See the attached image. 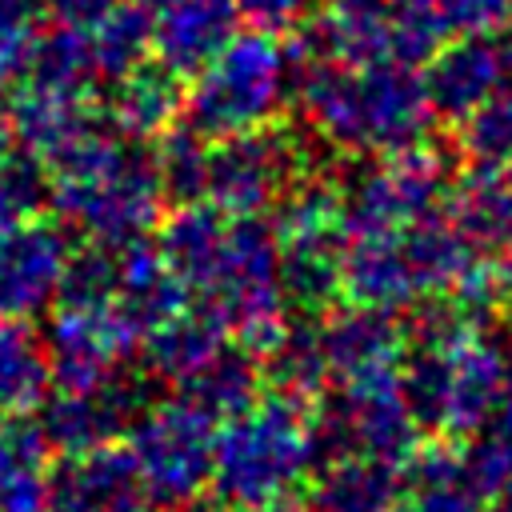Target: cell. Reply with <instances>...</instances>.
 I'll use <instances>...</instances> for the list:
<instances>
[{"mask_svg": "<svg viewBox=\"0 0 512 512\" xmlns=\"http://www.w3.org/2000/svg\"><path fill=\"white\" fill-rule=\"evenodd\" d=\"M44 172L48 200L92 244L124 248L144 240L160 220L164 188L152 152L116 136L104 116H92L64 144H56L44 156Z\"/></svg>", "mask_w": 512, "mask_h": 512, "instance_id": "6da1fadb", "label": "cell"}, {"mask_svg": "<svg viewBox=\"0 0 512 512\" xmlns=\"http://www.w3.org/2000/svg\"><path fill=\"white\" fill-rule=\"evenodd\" d=\"M292 96L304 120L312 124V132L352 156L404 152L428 140V128H432V108H428L420 72L392 60L300 64Z\"/></svg>", "mask_w": 512, "mask_h": 512, "instance_id": "7a4b0ae2", "label": "cell"}, {"mask_svg": "<svg viewBox=\"0 0 512 512\" xmlns=\"http://www.w3.org/2000/svg\"><path fill=\"white\" fill-rule=\"evenodd\" d=\"M316 464L308 400L268 392L216 428L208 484L220 508L248 512L288 500Z\"/></svg>", "mask_w": 512, "mask_h": 512, "instance_id": "3957f363", "label": "cell"}, {"mask_svg": "<svg viewBox=\"0 0 512 512\" xmlns=\"http://www.w3.org/2000/svg\"><path fill=\"white\" fill-rule=\"evenodd\" d=\"M296 52L268 28L232 32L228 44L192 72L184 92V124L204 140L272 124L296 88Z\"/></svg>", "mask_w": 512, "mask_h": 512, "instance_id": "277c9868", "label": "cell"}, {"mask_svg": "<svg viewBox=\"0 0 512 512\" xmlns=\"http://www.w3.org/2000/svg\"><path fill=\"white\" fill-rule=\"evenodd\" d=\"M196 300L212 308L228 340H236L252 356H264L280 340V332L288 328V296L280 284L276 236L272 224L260 220V212L228 216L216 276L204 292H196Z\"/></svg>", "mask_w": 512, "mask_h": 512, "instance_id": "5b68a950", "label": "cell"}, {"mask_svg": "<svg viewBox=\"0 0 512 512\" xmlns=\"http://www.w3.org/2000/svg\"><path fill=\"white\" fill-rule=\"evenodd\" d=\"M216 420L180 396L148 400L124 428V452L136 468L144 504L156 512H188L208 488Z\"/></svg>", "mask_w": 512, "mask_h": 512, "instance_id": "8992f818", "label": "cell"}, {"mask_svg": "<svg viewBox=\"0 0 512 512\" xmlns=\"http://www.w3.org/2000/svg\"><path fill=\"white\" fill-rule=\"evenodd\" d=\"M276 264L288 304L304 312L328 308L340 296V256H344V228H340V196L336 184L312 180L308 172L276 200Z\"/></svg>", "mask_w": 512, "mask_h": 512, "instance_id": "52a82bcc", "label": "cell"}, {"mask_svg": "<svg viewBox=\"0 0 512 512\" xmlns=\"http://www.w3.org/2000/svg\"><path fill=\"white\" fill-rule=\"evenodd\" d=\"M300 64L332 60V64H408L420 68L436 40L424 36L400 0H324L320 12H304L296 20V44Z\"/></svg>", "mask_w": 512, "mask_h": 512, "instance_id": "ba28073f", "label": "cell"}, {"mask_svg": "<svg viewBox=\"0 0 512 512\" xmlns=\"http://www.w3.org/2000/svg\"><path fill=\"white\" fill-rule=\"evenodd\" d=\"M448 192V160L428 148V140L376 156L348 172L336 184L340 196V228L344 236H372V232H400L404 224L440 208Z\"/></svg>", "mask_w": 512, "mask_h": 512, "instance_id": "9c48e42d", "label": "cell"}, {"mask_svg": "<svg viewBox=\"0 0 512 512\" xmlns=\"http://www.w3.org/2000/svg\"><path fill=\"white\" fill-rule=\"evenodd\" d=\"M308 172V148L296 132L260 124L208 144L204 196L224 216H252L272 208Z\"/></svg>", "mask_w": 512, "mask_h": 512, "instance_id": "30bf717a", "label": "cell"}, {"mask_svg": "<svg viewBox=\"0 0 512 512\" xmlns=\"http://www.w3.org/2000/svg\"><path fill=\"white\" fill-rule=\"evenodd\" d=\"M136 348L140 332L116 300H56L48 308L44 356L52 384L64 392H92L108 384Z\"/></svg>", "mask_w": 512, "mask_h": 512, "instance_id": "8fae6325", "label": "cell"}, {"mask_svg": "<svg viewBox=\"0 0 512 512\" xmlns=\"http://www.w3.org/2000/svg\"><path fill=\"white\" fill-rule=\"evenodd\" d=\"M72 236L64 224L24 216L0 232V316L36 320L56 304Z\"/></svg>", "mask_w": 512, "mask_h": 512, "instance_id": "7c38bea8", "label": "cell"}, {"mask_svg": "<svg viewBox=\"0 0 512 512\" xmlns=\"http://www.w3.org/2000/svg\"><path fill=\"white\" fill-rule=\"evenodd\" d=\"M148 384L140 376H112L108 384L92 388V392H56L40 400V432L48 440L52 452L60 456H76L88 448H100L108 440H116L128 420L148 404Z\"/></svg>", "mask_w": 512, "mask_h": 512, "instance_id": "4fadbf2b", "label": "cell"}, {"mask_svg": "<svg viewBox=\"0 0 512 512\" xmlns=\"http://www.w3.org/2000/svg\"><path fill=\"white\" fill-rule=\"evenodd\" d=\"M320 352L328 380L352 388L396 376L404 356V332L392 320V312L352 304L348 312H336L328 324H320Z\"/></svg>", "mask_w": 512, "mask_h": 512, "instance_id": "5bb4252c", "label": "cell"}, {"mask_svg": "<svg viewBox=\"0 0 512 512\" xmlns=\"http://www.w3.org/2000/svg\"><path fill=\"white\" fill-rule=\"evenodd\" d=\"M424 64L428 68L420 84L428 108L432 116H444L452 124L504 84V56L492 36H452L436 44V52Z\"/></svg>", "mask_w": 512, "mask_h": 512, "instance_id": "9a60e30c", "label": "cell"}, {"mask_svg": "<svg viewBox=\"0 0 512 512\" xmlns=\"http://www.w3.org/2000/svg\"><path fill=\"white\" fill-rule=\"evenodd\" d=\"M236 20L232 0H172L152 12V56L184 80L228 44Z\"/></svg>", "mask_w": 512, "mask_h": 512, "instance_id": "2e32d148", "label": "cell"}, {"mask_svg": "<svg viewBox=\"0 0 512 512\" xmlns=\"http://www.w3.org/2000/svg\"><path fill=\"white\" fill-rule=\"evenodd\" d=\"M340 292L352 304L380 312H404L420 304V288L400 248V232L348 236L340 256Z\"/></svg>", "mask_w": 512, "mask_h": 512, "instance_id": "e0dca14e", "label": "cell"}, {"mask_svg": "<svg viewBox=\"0 0 512 512\" xmlns=\"http://www.w3.org/2000/svg\"><path fill=\"white\" fill-rule=\"evenodd\" d=\"M108 84L112 88L104 96V124L116 136L148 144L164 128L176 124L180 104H184V88H180V76L168 72L164 64L144 60L132 72H124V76H116Z\"/></svg>", "mask_w": 512, "mask_h": 512, "instance_id": "ac0fdd59", "label": "cell"}, {"mask_svg": "<svg viewBox=\"0 0 512 512\" xmlns=\"http://www.w3.org/2000/svg\"><path fill=\"white\" fill-rule=\"evenodd\" d=\"M52 504L76 508V512H116L140 496L136 468L124 452V444H100L76 456H64L56 472H48Z\"/></svg>", "mask_w": 512, "mask_h": 512, "instance_id": "d6986e66", "label": "cell"}, {"mask_svg": "<svg viewBox=\"0 0 512 512\" xmlns=\"http://www.w3.org/2000/svg\"><path fill=\"white\" fill-rule=\"evenodd\" d=\"M448 220L480 256H512V164H476L452 188Z\"/></svg>", "mask_w": 512, "mask_h": 512, "instance_id": "ffe728a7", "label": "cell"}, {"mask_svg": "<svg viewBox=\"0 0 512 512\" xmlns=\"http://www.w3.org/2000/svg\"><path fill=\"white\" fill-rule=\"evenodd\" d=\"M112 300L144 336L148 328H156L160 320H168L172 312L188 304V288L164 264L160 248L148 244L144 236V240L116 248V296Z\"/></svg>", "mask_w": 512, "mask_h": 512, "instance_id": "44dd1931", "label": "cell"}, {"mask_svg": "<svg viewBox=\"0 0 512 512\" xmlns=\"http://www.w3.org/2000/svg\"><path fill=\"white\" fill-rule=\"evenodd\" d=\"M228 344L224 324L212 316V308H204L200 300L184 304L180 312H172L168 320H160L156 328H148L140 336L144 348V368L168 384L188 380L192 372H200L220 348Z\"/></svg>", "mask_w": 512, "mask_h": 512, "instance_id": "7402d4cb", "label": "cell"}, {"mask_svg": "<svg viewBox=\"0 0 512 512\" xmlns=\"http://www.w3.org/2000/svg\"><path fill=\"white\" fill-rule=\"evenodd\" d=\"M224 232H228V216L216 204H200V200L180 204L160 224L156 248L188 292H204L208 280L216 276V264L224 252Z\"/></svg>", "mask_w": 512, "mask_h": 512, "instance_id": "603a6c76", "label": "cell"}, {"mask_svg": "<svg viewBox=\"0 0 512 512\" xmlns=\"http://www.w3.org/2000/svg\"><path fill=\"white\" fill-rule=\"evenodd\" d=\"M48 440L28 412L0 416V512H48Z\"/></svg>", "mask_w": 512, "mask_h": 512, "instance_id": "cb8c5ba5", "label": "cell"}, {"mask_svg": "<svg viewBox=\"0 0 512 512\" xmlns=\"http://www.w3.org/2000/svg\"><path fill=\"white\" fill-rule=\"evenodd\" d=\"M8 108V136L32 156H48L56 144H64L80 124H88L96 112L88 108V96L80 92H60L36 80H20L16 96L4 104Z\"/></svg>", "mask_w": 512, "mask_h": 512, "instance_id": "d4e9b609", "label": "cell"}, {"mask_svg": "<svg viewBox=\"0 0 512 512\" xmlns=\"http://www.w3.org/2000/svg\"><path fill=\"white\" fill-rule=\"evenodd\" d=\"M400 248H404L408 268L416 276L420 300L424 296H448L452 284L464 276V268L476 260V248L440 212H428V216L404 224L400 228Z\"/></svg>", "mask_w": 512, "mask_h": 512, "instance_id": "484cf974", "label": "cell"}, {"mask_svg": "<svg viewBox=\"0 0 512 512\" xmlns=\"http://www.w3.org/2000/svg\"><path fill=\"white\" fill-rule=\"evenodd\" d=\"M400 496L396 468L368 456H332L320 464L312 504L316 512H388Z\"/></svg>", "mask_w": 512, "mask_h": 512, "instance_id": "4316f807", "label": "cell"}, {"mask_svg": "<svg viewBox=\"0 0 512 512\" xmlns=\"http://www.w3.org/2000/svg\"><path fill=\"white\" fill-rule=\"evenodd\" d=\"M48 356L44 340L28 328V320L0 316V416L36 412L48 396Z\"/></svg>", "mask_w": 512, "mask_h": 512, "instance_id": "83f0119b", "label": "cell"}, {"mask_svg": "<svg viewBox=\"0 0 512 512\" xmlns=\"http://www.w3.org/2000/svg\"><path fill=\"white\" fill-rule=\"evenodd\" d=\"M88 44H92L96 80H116L152 56V16L136 0L132 4L116 0L104 16L88 24Z\"/></svg>", "mask_w": 512, "mask_h": 512, "instance_id": "f1b7e54d", "label": "cell"}, {"mask_svg": "<svg viewBox=\"0 0 512 512\" xmlns=\"http://www.w3.org/2000/svg\"><path fill=\"white\" fill-rule=\"evenodd\" d=\"M20 80H36V84H48V88H60V92L88 96V88L96 84L88 28L60 24V20L52 28H40V36L32 44V56H28V68H24Z\"/></svg>", "mask_w": 512, "mask_h": 512, "instance_id": "f546056e", "label": "cell"}, {"mask_svg": "<svg viewBox=\"0 0 512 512\" xmlns=\"http://www.w3.org/2000/svg\"><path fill=\"white\" fill-rule=\"evenodd\" d=\"M180 392L188 400H196L212 420H224L232 412H240L244 404L256 400L260 392V372H256V356L236 348H220L200 372H192L188 380H180Z\"/></svg>", "mask_w": 512, "mask_h": 512, "instance_id": "4dcf8cb0", "label": "cell"}, {"mask_svg": "<svg viewBox=\"0 0 512 512\" xmlns=\"http://www.w3.org/2000/svg\"><path fill=\"white\" fill-rule=\"evenodd\" d=\"M268 360V380L276 384V392L300 396V400H316L328 384V368H324V352H320V328L316 324H288L280 332V340L260 356Z\"/></svg>", "mask_w": 512, "mask_h": 512, "instance_id": "1f68e13d", "label": "cell"}, {"mask_svg": "<svg viewBox=\"0 0 512 512\" xmlns=\"http://www.w3.org/2000/svg\"><path fill=\"white\" fill-rule=\"evenodd\" d=\"M408 20L436 44L452 36H488L508 24L512 0H400Z\"/></svg>", "mask_w": 512, "mask_h": 512, "instance_id": "d6a6232c", "label": "cell"}, {"mask_svg": "<svg viewBox=\"0 0 512 512\" xmlns=\"http://www.w3.org/2000/svg\"><path fill=\"white\" fill-rule=\"evenodd\" d=\"M152 152V164H156V176H160V188L164 196L188 204V200H200L204 196V168H208V140L188 128V124H172L156 136V148Z\"/></svg>", "mask_w": 512, "mask_h": 512, "instance_id": "836d02e7", "label": "cell"}, {"mask_svg": "<svg viewBox=\"0 0 512 512\" xmlns=\"http://www.w3.org/2000/svg\"><path fill=\"white\" fill-rule=\"evenodd\" d=\"M456 148L472 164H512V88H496L456 120Z\"/></svg>", "mask_w": 512, "mask_h": 512, "instance_id": "e575fe53", "label": "cell"}, {"mask_svg": "<svg viewBox=\"0 0 512 512\" xmlns=\"http://www.w3.org/2000/svg\"><path fill=\"white\" fill-rule=\"evenodd\" d=\"M456 484L476 500L512 496V444L488 428L468 432V444L456 452Z\"/></svg>", "mask_w": 512, "mask_h": 512, "instance_id": "d590c367", "label": "cell"}, {"mask_svg": "<svg viewBox=\"0 0 512 512\" xmlns=\"http://www.w3.org/2000/svg\"><path fill=\"white\" fill-rule=\"evenodd\" d=\"M44 200H48L44 160L32 152H4L0 156V232L24 216H36Z\"/></svg>", "mask_w": 512, "mask_h": 512, "instance_id": "8d00e7d4", "label": "cell"}, {"mask_svg": "<svg viewBox=\"0 0 512 512\" xmlns=\"http://www.w3.org/2000/svg\"><path fill=\"white\" fill-rule=\"evenodd\" d=\"M44 0H0V76L20 80L44 28Z\"/></svg>", "mask_w": 512, "mask_h": 512, "instance_id": "74e56055", "label": "cell"}, {"mask_svg": "<svg viewBox=\"0 0 512 512\" xmlns=\"http://www.w3.org/2000/svg\"><path fill=\"white\" fill-rule=\"evenodd\" d=\"M240 16L252 20V28H268V32H284L296 28V20L312 8V0H232Z\"/></svg>", "mask_w": 512, "mask_h": 512, "instance_id": "f35d334b", "label": "cell"}, {"mask_svg": "<svg viewBox=\"0 0 512 512\" xmlns=\"http://www.w3.org/2000/svg\"><path fill=\"white\" fill-rule=\"evenodd\" d=\"M404 472L420 484V488H436V484H456V452L444 444H428L416 448L412 460L404 464Z\"/></svg>", "mask_w": 512, "mask_h": 512, "instance_id": "ab89813d", "label": "cell"}, {"mask_svg": "<svg viewBox=\"0 0 512 512\" xmlns=\"http://www.w3.org/2000/svg\"><path fill=\"white\" fill-rule=\"evenodd\" d=\"M408 512H484V508L460 484H436V488H420V496L408 504Z\"/></svg>", "mask_w": 512, "mask_h": 512, "instance_id": "60d3db41", "label": "cell"}, {"mask_svg": "<svg viewBox=\"0 0 512 512\" xmlns=\"http://www.w3.org/2000/svg\"><path fill=\"white\" fill-rule=\"evenodd\" d=\"M116 0H44L48 16L60 20V24H76V28H88L96 16H104Z\"/></svg>", "mask_w": 512, "mask_h": 512, "instance_id": "b9f144b4", "label": "cell"}, {"mask_svg": "<svg viewBox=\"0 0 512 512\" xmlns=\"http://www.w3.org/2000/svg\"><path fill=\"white\" fill-rule=\"evenodd\" d=\"M480 428H488L492 436H500V440L512 444V372H508V384H504L500 400L492 404V412H488V420H484Z\"/></svg>", "mask_w": 512, "mask_h": 512, "instance_id": "7bdbcfd3", "label": "cell"}, {"mask_svg": "<svg viewBox=\"0 0 512 512\" xmlns=\"http://www.w3.org/2000/svg\"><path fill=\"white\" fill-rule=\"evenodd\" d=\"M0 84H4V76H0ZM8 140H12L8 136V108H4V96H0V156L8 152Z\"/></svg>", "mask_w": 512, "mask_h": 512, "instance_id": "ee69618b", "label": "cell"}, {"mask_svg": "<svg viewBox=\"0 0 512 512\" xmlns=\"http://www.w3.org/2000/svg\"><path fill=\"white\" fill-rule=\"evenodd\" d=\"M248 512H300L292 500H276V504H264V508H248Z\"/></svg>", "mask_w": 512, "mask_h": 512, "instance_id": "f6af8a7d", "label": "cell"}, {"mask_svg": "<svg viewBox=\"0 0 512 512\" xmlns=\"http://www.w3.org/2000/svg\"><path fill=\"white\" fill-rule=\"evenodd\" d=\"M500 56H504V80H512V36L500 44Z\"/></svg>", "mask_w": 512, "mask_h": 512, "instance_id": "bcb514c9", "label": "cell"}, {"mask_svg": "<svg viewBox=\"0 0 512 512\" xmlns=\"http://www.w3.org/2000/svg\"><path fill=\"white\" fill-rule=\"evenodd\" d=\"M116 512H156V508H152V504H144V500H132V504L116 508Z\"/></svg>", "mask_w": 512, "mask_h": 512, "instance_id": "7dc6e473", "label": "cell"}, {"mask_svg": "<svg viewBox=\"0 0 512 512\" xmlns=\"http://www.w3.org/2000/svg\"><path fill=\"white\" fill-rule=\"evenodd\" d=\"M136 4H140V8H144V12H148V16H152V12H156V8H164V4H172V0H136Z\"/></svg>", "mask_w": 512, "mask_h": 512, "instance_id": "c3c4849f", "label": "cell"}, {"mask_svg": "<svg viewBox=\"0 0 512 512\" xmlns=\"http://www.w3.org/2000/svg\"><path fill=\"white\" fill-rule=\"evenodd\" d=\"M492 512H512V496H500V500L492 504Z\"/></svg>", "mask_w": 512, "mask_h": 512, "instance_id": "681fc988", "label": "cell"}, {"mask_svg": "<svg viewBox=\"0 0 512 512\" xmlns=\"http://www.w3.org/2000/svg\"><path fill=\"white\" fill-rule=\"evenodd\" d=\"M48 512H76V508H60V504H48Z\"/></svg>", "mask_w": 512, "mask_h": 512, "instance_id": "f907efd6", "label": "cell"}, {"mask_svg": "<svg viewBox=\"0 0 512 512\" xmlns=\"http://www.w3.org/2000/svg\"><path fill=\"white\" fill-rule=\"evenodd\" d=\"M388 512H408V508H400V504H392V508H388Z\"/></svg>", "mask_w": 512, "mask_h": 512, "instance_id": "816d5d0a", "label": "cell"}, {"mask_svg": "<svg viewBox=\"0 0 512 512\" xmlns=\"http://www.w3.org/2000/svg\"><path fill=\"white\" fill-rule=\"evenodd\" d=\"M508 304H512V300H508ZM508 328H512V320H508Z\"/></svg>", "mask_w": 512, "mask_h": 512, "instance_id": "f5cc1de1", "label": "cell"}]
</instances>
